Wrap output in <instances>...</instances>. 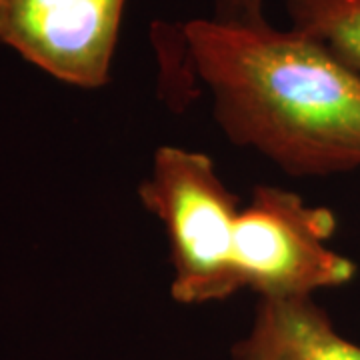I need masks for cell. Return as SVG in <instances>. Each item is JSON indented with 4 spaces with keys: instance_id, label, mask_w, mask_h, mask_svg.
<instances>
[{
    "instance_id": "1",
    "label": "cell",
    "mask_w": 360,
    "mask_h": 360,
    "mask_svg": "<svg viewBox=\"0 0 360 360\" xmlns=\"http://www.w3.org/2000/svg\"><path fill=\"white\" fill-rule=\"evenodd\" d=\"M194 72L229 141L290 176L360 168V77L322 42L269 22L182 26Z\"/></svg>"
},
{
    "instance_id": "2",
    "label": "cell",
    "mask_w": 360,
    "mask_h": 360,
    "mask_svg": "<svg viewBox=\"0 0 360 360\" xmlns=\"http://www.w3.org/2000/svg\"><path fill=\"white\" fill-rule=\"evenodd\" d=\"M139 196L167 232L170 295L176 302H219L240 290L232 260L240 202L210 156L172 144L158 146Z\"/></svg>"
},
{
    "instance_id": "3",
    "label": "cell",
    "mask_w": 360,
    "mask_h": 360,
    "mask_svg": "<svg viewBox=\"0 0 360 360\" xmlns=\"http://www.w3.org/2000/svg\"><path fill=\"white\" fill-rule=\"evenodd\" d=\"M335 212L288 188L258 184L240 208L232 260L240 290L260 298H304L350 284L359 266L328 245Z\"/></svg>"
},
{
    "instance_id": "4",
    "label": "cell",
    "mask_w": 360,
    "mask_h": 360,
    "mask_svg": "<svg viewBox=\"0 0 360 360\" xmlns=\"http://www.w3.org/2000/svg\"><path fill=\"white\" fill-rule=\"evenodd\" d=\"M127 0H0V42L52 78L101 89L110 80Z\"/></svg>"
},
{
    "instance_id": "5",
    "label": "cell",
    "mask_w": 360,
    "mask_h": 360,
    "mask_svg": "<svg viewBox=\"0 0 360 360\" xmlns=\"http://www.w3.org/2000/svg\"><path fill=\"white\" fill-rule=\"evenodd\" d=\"M234 360H360V345L340 335L312 296L260 298Z\"/></svg>"
},
{
    "instance_id": "6",
    "label": "cell",
    "mask_w": 360,
    "mask_h": 360,
    "mask_svg": "<svg viewBox=\"0 0 360 360\" xmlns=\"http://www.w3.org/2000/svg\"><path fill=\"white\" fill-rule=\"evenodd\" d=\"M286 14L360 77V0H286Z\"/></svg>"
},
{
    "instance_id": "7",
    "label": "cell",
    "mask_w": 360,
    "mask_h": 360,
    "mask_svg": "<svg viewBox=\"0 0 360 360\" xmlns=\"http://www.w3.org/2000/svg\"><path fill=\"white\" fill-rule=\"evenodd\" d=\"M214 20L232 25H262L264 0H214Z\"/></svg>"
}]
</instances>
